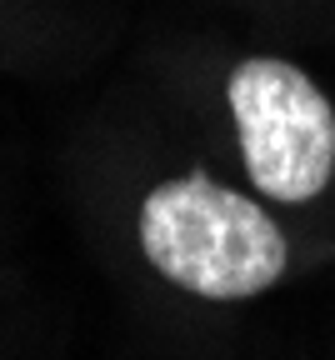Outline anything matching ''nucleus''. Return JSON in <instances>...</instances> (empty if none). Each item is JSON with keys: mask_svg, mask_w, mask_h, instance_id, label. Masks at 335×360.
Listing matches in <instances>:
<instances>
[{"mask_svg": "<svg viewBox=\"0 0 335 360\" xmlns=\"http://www.w3.org/2000/svg\"><path fill=\"white\" fill-rule=\"evenodd\" d=\"M140 250L190 295L246 300L285 276L280 225L246 195L206 175L165 180L140 205Z\"/></svg>", "mask_w": 335, "mask_h": 360, "instance_id": "f257e3e1", "label": "nucleus"}, {"mask_svg": "<svg viewBox=\"0 0 335 360\" xmlns=\"http://www.w3.org/2000/svg\"><path fill=\"white\" fill-rule=\"evenodd\" d=\"M225 101L241 130V155L255 191L285 205L320 195L335 175V105L291 60H241Z\"/></svg>", "mask_w": 335, "mask_h": 360, "instance_id": "f03ea898", "label": "nucleus"}]
</instances>
